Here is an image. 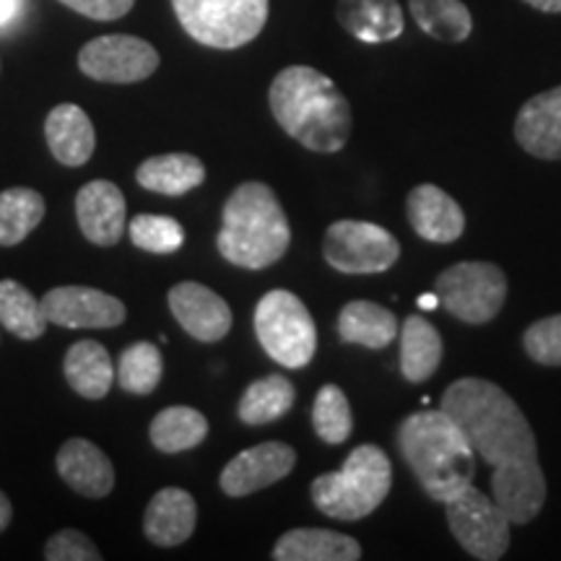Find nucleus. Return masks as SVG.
Masks as SVG:
<instances>
[{
  "mask_svg": "<svg viewBox=\"0 0 561 561\" xmlns=\"http://www.w3.org/2000/svg\"><path fill=\"white\" fill-rule=\"evenodd\" d=\"M439 409L460 426L473 453L489 466L538 458V442L528 419L500 385L462 377L445 390Z\"/></svg>",
  "mask_w": 561,
  "mask_h": 561,
  "instance_id": "f257e3e1",
  "label": "nucleus"
},
{
  "mask_svg": "<svg viewBox=\"0 0 561 561\" xmlns=\"http://www.w3.org/2000/svg\"><path fill=\"white\" fill-rule=\"evenodd\" d=\"M268 104L276 123L314 153H335L348 144L354 117L333 79L310 66H289L273 79Z\"/></svg>",
  "mask_w": 561,
  "mask_h": 561,
  "instance_id": "f03ea898",
  "label": "nucleus"
},
{
  "mask_svg": "<svg viewBox=\"0 0 561 561\" xmlns=\"http://www.w3.org/2000/svg\"><path fill=\"white\" fill-rule=\"evenodd\" d=\"M396 439L403 460L430 500L445 504L473 483V447L442 409L405 416Z\"/></svg>",
  "mask_w": 561,
  "mask_h": 561,
  "instance_id": "7ed1b4c3",
  "label": "nucleus"
},
{
  "mask_svg": "<svg viewBox=\"0 0 561 561\" xmlns=\"http://www.w3.org/2000/svg\"><path fill=\"white\" fill-rule=\"evenodd\" d=\"M291 244L286 210L265 182H242L224 203L221 231L216 237L224 261L248 271L276 265Z\"/></svg>",
  "mask_w": 561,
  "mask_h": 561,
  "instance_id": "20e7f679",
  "label": "nucleus"
},
{
  "mask_svg": "<svg viewBox=\"0 0 561 561\" xmlns=\"http://www.w3.org/2000/svg\"><path fill=\"white\" fill-rule=\"evenodd\" d=\"M392 486V462L377 445L351 450L339 473H322L312 481L310 494L322 515L341 523H356L385 502Z\"/></svg>",
  "mask_w": 561,
  "mask_h": 561,
  "instance_id": "39448f33",
  "label": "nucleus"
},
{
  "mask_svg": "<svg viewBox=\"0 0 561 561\" xmlns=\"http://www.w3.org/2000/svg\"><path fill=\"white\" fill-rule=\"evenodd\" d=\"M255 335L265 354L286 369H301L314 359L318 328L297 294L273 289L255 307Z\"/></svg>",
  "mask_w": 561,
  "mask_h": 561,
  "instance_id": "423d86ee",
  "label": "nucleus"
},
{
  "mask_svg": "<svg viewBox=\"0 0 561 561\" xmlns=\"http://www.w3.org/2000/svg\"><path fill=\"white\" fill-rule=\"evenodd\" d=\"M182 30L214 50H237L263 32L268 0H172Z\"/></svg>",
  "mask_w": 561,
  "mask_h": 561,
  "instance_id": "0eeeda50",
  "label": "nucleus"
},
{
  "mask_svg": "<svg viewBox=\"0 0 561 561\" xmlns=\"http://www.w3.org/2000/svg\"><path fill=\"white\" fill-rule=\"evenodd\" d=\"M439 305L468 325H483L500 314L507 299V276L500 265L468 261L450 265L434 280Z\"/></svg>",
  "mask_w": 561,
  "mask_h": 561,
  "instance_id": "6e6552de",
  "label": "nucleus"
},
{
  "mask_svg": "<svg viewBox=\"0 0 561 561\" xmlns=\"http://www.w3.org/2000/svg\"><path fill=\"white\" fill-rule=\"evenodd\" d=\"M322 255L331 268L348 276H364L390 271L401 257V244L380 224L341 219L328 227Z\"/></svg>",
  "mask_w": 561,
  "mask_h": 561,
  "instance_id": "1a4fd4ad",
  "label": "nucleus"
},
{
  "mask_svg": "<svg viewBox=\"0 0 561 561\" xmlns=\"http://www.w3.org/2000/svg\"><path fill=\"white\" fill-rule=\"evenodd\" d=\"M447 525H450L455 541L471 553L473 559L496 561L510 549V517L500 510V504L489 500L483 491L473 486L462 489L458 496L445 502Z\"/></svg>",
  "mask_w": 561,
  "mask_h": 561,
  "instance_id": "9d476101",
  "label": "nucleus"
},
{
  "mask_svg": "<svg viewBox=\"0 0 561 561\" xmlns=\"http://www.w3.org/2000/svg\"><path fill=\"white\" fill-rule=\"evenodd\" d=\"M79 68L83 76L102 83H136L157 73L159 53L140 37L107 34L81 47Z\"/></svg>",
  "mask_w": 561,
  "mask_h": 561,
  "instance_id": "9b49d317",
  "label": "nucleus"
},
{
  "mask_svg": "<svg viewBox=\"0 0 561 561\" xmlns=\"http://www.w3.org/2000/svg\"><path fill=\"white\" fill-rule=\"evenodd\" d=\"M47 322L60 328H117L128 310L117 297L91 286H58L42 297Z\"/></svg>",
  "mask_w": 561,
  "mask_h": 561,
  "instance_id": "f8f14e48",
  "label": "nucleus"
},
{
  "mask_svg": "<svg viewBox=\"0 0 561 561\" xmlns=\"http://www.w3.org/2000/svg\"><path fill=\"white\" fill-rule=\"evenodd\" d=\"M297 466V453L286 442H261L231 458L221 471V491L227 496H248L286 479Z\"/></svg>",
  "mask_w": 561,
  "mask_h": 561,
  "instance_id": "ddd939ff",
  "label": "nucleus"
},
{
  "mask_svg": "<svg viewBox=\"0 0 561 561\" xmlns=\"http://www.w3.org/2000/svg\"><path fill=\"white\" fill-rule=\"evenodd\" d=\"M167 301H170V310L182 331L195 341L216 343L227 339L231 331L234 318H231L227 299L208 286L198 284V280H182V284L172 286Z\"/></svg>",
  "mask_w": 561,
  "mask_h": 561,
  "instance_id": "4468645a",
  "label": "nucleus"
},
{
  "mask_svg": "<svg viewBox=\"0 0 561 561\" xmlns=\"http://www.w3.org/2000/svg\"><path fill=\"white\" fill-rule=\"evenodd\" d=\"M491 489H494V502L500 504L512 525L530 523L546 502V476L541 462L530 458L494 466Z\"/></svg>",
  "mask_w": 561,
  "mask_h": 561,
  "instance_id": "2eb2a0df",
  "label": "nucleus"
},
{
  "mask_svg": "<svg viewBox=\"0 0 561 561\" xmlns=\"http://www.w3.org/2000/svg\"><path fill=\"white\" fill-rule=\"evenodd\" d=\"M125 210L128 206L123 191L110 180H91L76 195V221L81 234L100 248H112L123 240Z\"/></svg>",
  "mask_w": 561,
  "mask_h": 561,
  "instance_id": "dca6fc26",
  "label": "nucleus"
},
{
  "mask_svg": "<svg viewBox=\"0 0 561 561\" xmlns=\"http://www.w3.org/2000/svg\"><path fill=\"white\" fill-rule=\"evenodd\" d=\"M405 214L421 240L450 244L460 240L466 231V214L458 206V201L450 198L437 185H419L409 193L405 201Z\"/></svg>",
  "mask_w": 561,
  "mask_h": 561,
  "instance_id": "f3484780",
  "label": "nucleus"
},
{
  "mask_svg": "<svg viewBox=\"0 0 561 561\" xmlns=\"http://www.w3.org/2000/svg\"><path fill=\"white\" fill-rule=\"evenodd\" d=\"M515 138L530 157L561 159V87L530 96L517 112Z\"/></svg>",
  "mask_w": 561,
  "mask_h": 561,
  "instance_id": "a211bd4d",
  "label": "nucleus"
},
{
  "mask_svg": "<svg viewBox=\"0 0 561 561\" xmlns=\"http://www.w3.org/2000/svg\"><path fill=\"white\" fill-rule=\"evenodd\" d=\"M60 479L68 483L76 494L89 496V500H102L115 489V468L112 460L96 447L94 442L73 437L58 450L55 458Z\"/></svg>",
  "mask_w": 561,
  "mask_h": 561,
  "instance_id": "6ab92c4d",
  "label": "nucleus"
},
{
  "mask_svg": "<svg viewBox=\"0 0 561 561\" xmlns=\"http://www.w3.org/2000/svg\"><path fill=\"white\" fill-rule=\"evenodd\" d=\"M198 523V504L185 489L167 486L151 496L144 515V533L153 546L172 549L191 541Z\"/></svg>",
  "mask_w": 561,
  "mask_h": 561,
  "instance_id": "aec40b11",
  "label": "nucleus"
},
{
  "mask_svg": "<svg viewBox=\"0 0 561 561\" xmlns=\"http://www.w3.org/2000/svg\"><path fill=\"white\" fill-rule=\"evenodd\" d=\"M45 138L62 167H83L94 157L96 133L89 115L76 104H58L45 121Z\"/></svg>",
  "mask_w": 561,
  "mask_h": 561,
  "instance_id": "412c9836",
  "label": "nucleus"
},
{
  "mask_svg": "<svg viewBox=\"0 0 561 561\" xmlns=\"http://www.w3.org/2000/svg\"><path fill=\"white\" fill-rule=\"evenodd\" d=\"M335 19L351 37L380 45L403 34V11L398 0H339Z\"/></svg>",
  "mask_w": 561,
  "mask_h": 561,
  "instance_id": "4be33fe9",
  "label": "nucleus"
},
{
  "mask_svg": "<svg viewBox=\"0 0 561 561\" xmlns=\"http://www.w3.org/2000/svg\"><path fill=\"white\" fill-rule=\"evenodd\" d=\"M276 561H356L362 546L356 538L325 528H294L278 538Z\"/></svg>",
  "mask_w": 561,
  "mask_h": 561,
  "instance_id": "5701e85b",
  "label": "nucleus"
},
{
  "mask_svg": "<svg viewBox=\"0 0 561 561\" xmlns=\"http://www.w3.org/2000/svg\"><path fill=\"white\" fill-rule=\"evenodd\" d=\"M62 375L73 392L87 401H102L115 385V364L100 341H79L62 359Z\"/></svg>",
  "mask_w": 561,
  "mask_h": 561,
  "instance_id": "b1692460",
  "label": "nucleus"
},
{
  "mask_svg": "<svg viewBox=\"0 0 561 561\" xmlns=\"http://www.w3.org/2000/svg\"><path fill=\"white\" fill-rule=\"evenodd\" d=\"M136 180L146 191L180 198L206 182V164L193 153H159L138 167Z\"/></svg>",
  "mask_w": 561,
  "mask_h": 561,
  "instance_id": "393cba45",
  "label": "nucleus"
},
{
  "mask_svg": "<svg viewBox=\"0 0 561 561\" xmlns=\"http://www.w3.org/2000/svg\"><path fill=\"white\" fill-rule=\"evenodd\" d=\"M398 333H401V322L388 307L377 305V301L354 299L339 314V335L343 343L380 351L390 346Z\"/></svg>",
  "mask_w": 561,
  "mask_h": 561,
  "instance_id": "a878e982",
  "label": "nucleus"
},
{
  "mask_svg": "<svg viewBox=\"0 0 561 561\" xmlns=\"http://www.w3.org/2000/svg\"><path fill=\"white\" fill-rule=\"evenodd\" d=\"M442 362V335L430 320L411 314L401 325V371L409 382H426Z\"/></svg>",
  "mask_w": 561,
  "mask_h": 561,
  "instance_id": "bb28decb",
  "label": "nucleus"
},
{
  "mask_svg": "<svg viewBox=\"0 0 561 561\" xmlns=\"http://www.w3.org/2000/svg\"><path fill=\"white\" fill-rule=\"evenodd\" d=\"M208 437V419L191 405H170L159 411L149 426V439L159 453L174 455L198 447Z\"/></svg>",
  "mask_w": 561,
  "mask_h": 561,
  "instance_id": "cd10ccee",
  "label": "nucleus"
},
{
  "mask_svg": "<svg viewBox=\"0 0 561 561\" xmlns=\"http://www.w3.org/2000/svg\"><path fill=\"white\" fill-rule=\"evenodd\" d=\"M294 401H297L294 385L284 375H268L255 380L242 392L237 413H240L242 424L263 426L284 419L291 411Z\"/></svg>",
  "mask_w": 561,
  "mask_h": 561,
  "instance_id": "c85d7f7f",
  "label": "nucleus"
},
{
  "mask_svg": "<svg viewBox=\"0 0 561 561\" xmlns=\"http://www.w3.org/2000/svg\"><path fill=\"white\" fill-rule=\"evenodd\" d=\"M416 26L432 39L458 45L473 32V16L462 0H409Z\"/></svg>",
  "mask_w": 561,
  "mask_h": 561,
  "instance_id": "c756f323",
  "label": "nucleus"
},
{
  "mask_svg": "<svg viewBox=\"0 0 561 561\" xmlns=\"http://www.w3.org/2000/svg\"><path fill=\"white\" fill-rule=\"evenodd\" d=\"M0 325L21 341H37L45 335L50 322L42 310V299L34 297L19 280L3 278L0 280Z\"/></svg>",
  "mask_w": 561,
  "mask_h": 561,
  "instance_id": "7c9ffc66",
  "label": "nucleus"
},
{
  "mask_svg": "<svg viewBox=\"0 0 561 561\" xmlns=\"http://www.w3.org/2000/svg\"><path fill=\"white\" fill-rule=\"evenodd\" d=\"M45 219V198L32 187L0 193V248L21 244Z\"/></svg>",
  "mask_w": 561,
  "mask_h": 561,
  "instance_id": "2f4dec72",
  "label": "nucleus"
},
{
  "mask_svg": "<svg viewBox=\"0 0 561 561\" xmlns=\"http://www.w3.org/2000/svg\"><path fill=\"white\" fill-rule=\"evenodd\" d=\"M161 375H164V359L157 343L149 341H138L125 348L115 367L117 385L133 396H151L159 388Z\"/></svg>",
  "mask_w": 561,
  "mask_h": 561,
  "instance_id": "473e14b6",
  "label": "nucleus"
},
{
  "mask_svg": "<svg viewBox=\"0 0 561 561\" xmlns=\"http://www.w3.org/2000/svg\"><path fill=\"white\" fill-rule=\"evenodd\" d=\"M312 426L325 445H343L354 432V413L339 385H322L314 396Z\"/></svg>",
  "mask_w": 561,
  "mask_h": 561,
  "instance_id": "72a5a7b5",
  "label": "nucleus"
},
{
  "mask_svg": "<svg viewBox=\"0 0 561 561\" xmlns=\"http://www.w3.org/2000/svg\"><path fill=\"white\" fill-rule=\"evenodd\" d=\"M130 242L151 255H172L185 244V229L172 216L140 214L128 224Z\"/></svg>",
  "mask_w": 561,
  "mask_h": 561,
  "instance_id": "f704fd0d",
  "label": "nucleus"
},
{
  "mask_svg": "<svg viewBox=\"0 0 561 561\" xmlns=\"http://www.w3.org/2000/svg\"><path fill=\"white\" fill-rule=\"evenodd\" d=\"M525 354L543 367H561V314L536 320L523 333Z\"/></svg>",
  "mask_w": 561,
  "mask_h": 561,
  "instance_id": "c9c22d12",
  "label": "nucleus"
},
{
  "mask_svg": "<svg viewBox=\"0 0 561 561\" xmlns=\"http://www.w3.org/2000/svg\"><path fill=\"white\" fill-rule=\"evenodd\" d=\"M45 559L47 561H100L102 551L87 533L66 528L58 530L50 541L45 543Z\"/></svg>",
  "mask_w": 561,
  "mask_h": 561,
  "instance_id": "e433bc0d",
  "label": "nucleus"
},
{
  "mask_svg": "<svg viewBox=\"0 0 561 561\" xmlns=\"http://www.w3.org/2000/svg\"><path fill=\"white\" fill-rule=\"evenodd\" d=\"M70 11L81 13V16L96 19V21H115L130 13L136 0H60Z\"/></svg>",
  "mask_w": 561,
  "mask_h": 561,
  "instance_id": "4c0bfd02",
  "label": "nucleus"
},
{
  "mask_svg": "<svg viewBox=\"0 0 561 561\" xmlns=\"http://www.w3.org/2000/svg\"><path fill=\"white\" fill-rule=\"evenodd\" d=\"M21 9H24V0H0V30L11 26L19 19Z\"/></svg>",
  "mask_w": 561,
  "mask_h": 561,
  "instance_id": "58836bf2",
  "label": "nucleus"
},
{
  "mask_svg": "<svg viewBox=\"0 0 561 561\" xmlns=\"http://www.w3.org/2000/svg\"><path fill=\"white\" fill-rule=\"evenodd\" d=\"M11 517H13V507H11V500L9 496L0 491V533H3L5 528L11 525Z\"/></svg>",
  "mask_w": 561,
  "mask_h": 561,
  "instance_id": "ea45409f",
  "label": "nucleus"
},
{
  "mask_svg": "<svg viewBox=\"0 0 561 561\" xmlns=\"http://www.w3.org/2000/svg\"><path fill=\"white\" fill-rule=\"evenodd\" d=\"M525 3L541 13H561V0H525Z\"/></svg>",
  "mask_w": 561,
  "mask_h": 561,
  "instance_id": "a19ab883",
  "label": "nucleus"
},
{
  "mask_svg": "<svg viewBox=\"0 0 561 561\" xmlns=\"http://www.w3.org/2000/svg\"><path fill=\"white\" fill-rule=\"evenodd\" d=\"M434 299H437V294H434V297H424L421 299V307H426V310H430V307H434Z\"/></svg>",
  "mask_w": 561,
  "mask_h": 561,
  "instance_id": "79ce46f5",
  "label": "nucleus"
}]
</instances>
